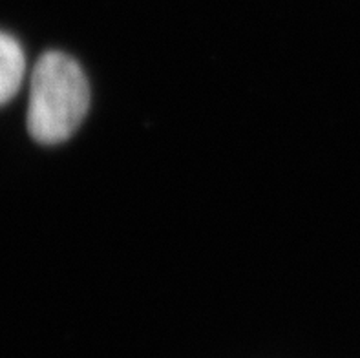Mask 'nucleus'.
I'll use <instances>...</instances> for the list:
<instances>
[{
  "label": "nucleus",
  "mask_w": 360,
  "mask_h": 358,
  "mask_svg": "<svg viewBox=\"0 0 360 358\" xmlns=\"http://www.w3.org/2000/svg\"><path fill=\"white\" fill-rule=\"evenodd\" d=\"M26 73L22 46L8 33L0 32V105L17 96Z\"/></svg>",
  "instance_id": "2"
},
{
  "label": "nucleus",
  "mask_w": 360,
  "mask_h": 358,
  "mask_svg": "<svg viewBox=\"0 0 360 358\" xmlns=\"http://www.w3.org/2000/svg\"><path fill=\"white\" fill-rule=\"evenodd\" d=\"M90 108L88 79L70 55L46 51L30 84L27 132L41 145H59L81 127Z\"/></svg>",
  "instance_id": "1"
}]
</instances>
